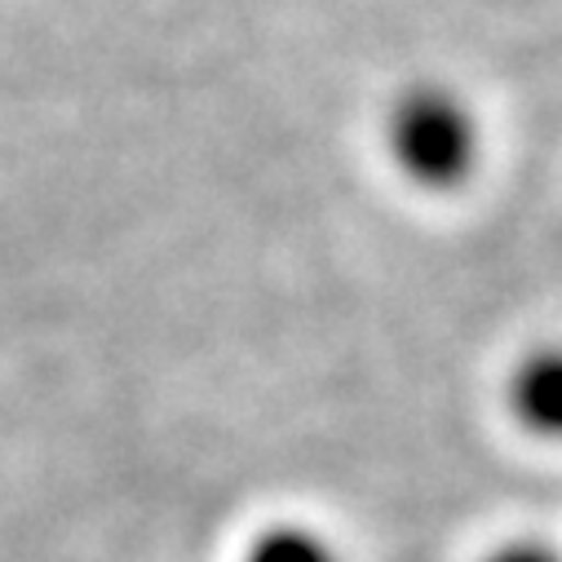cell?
Returning <instances> with one entry per match:
<instances>
[{"label": "cell", "mask_w": 562, "mask_h": 562, "mask_svg": "<svg viewBox=\"0 0 562 562\" xmlns=\"http://www.w3.org/2000/svg\"><path fill=\"white\" fill-rule=\"evenodd\" d=\"M483 562H562V553L553 544H544V540H505Z\"/></svg>", "instance_id": "4"}, {"label": "cell", "mask_w": 562, "mask_h": 562, "mask_svg": "<svg viewBox=\"0 0 562 562\" xmlns=\"http://www.w3.org/2000/svg\"><path fill=\"white\" fill-rule=\"evenodd\" d=\"M244 562H346L341 549L302 522H274L266 531L252 536V544L244 549Z\"/></svg>", "instance_id": "3"}, {"label": "cell", "mask_w": 562, "mask_h": 562, "mask_svg": "<svg viewBox=\"0 0 562 562\" xmlns=\"http://www.w3.org/2000/svg\"><path fill=\"white\" fill-rule=\"evenodd\" d=\"M505 403L527 435L544 443H562V346L558 341L536 346L514 363Z\"/></svg>", "instance_id": "2"}, {"label": "cell", "mask_w": 562, "mask_h": 562, "mask_svg": "<svg viewBox=\"0 0 562 562\" xmlns=\"http://www.w3.org/2000/svg\"><path fill=\"white\" fill-rule=\"evenodd\" d=\"M385 147L412 187L452 191L479 165V120L452 89L412 85L385 115Z\"/></svg>", "instance_id": "1"}]
</instances>
